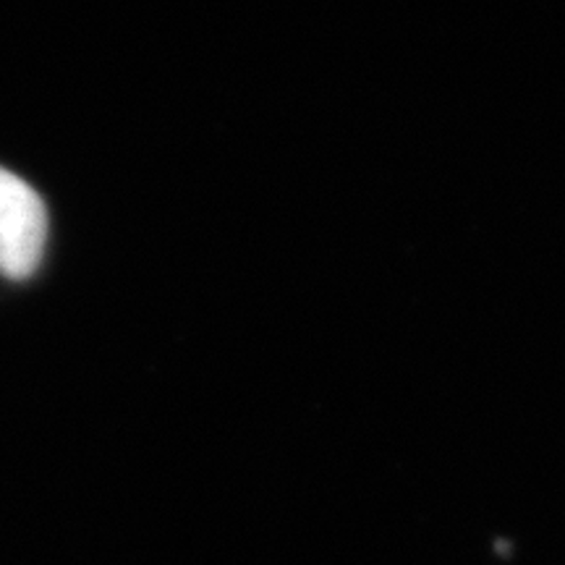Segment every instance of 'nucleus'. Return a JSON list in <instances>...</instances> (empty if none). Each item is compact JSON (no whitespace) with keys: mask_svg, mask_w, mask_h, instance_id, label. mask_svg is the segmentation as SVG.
<instances>
[{"mask_svg":"<svg viewBox=\"0 0 565 565\" xmlns=\"http://www.w3.org/2000/svg\"><path fill=\"white\" fill-rule=\"evenodd\" d=\"M47 217L38 192L0 168V273L13 280L30 278L45 246Z\"/></svg>","mask_w":565,"mask_h":565,"instance_id":"nucleus-1","label":"nucleus"}]
</instances>
